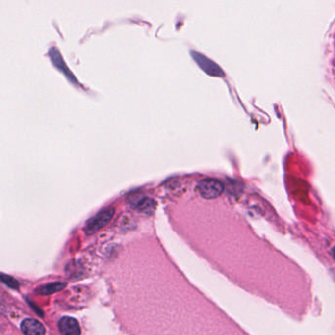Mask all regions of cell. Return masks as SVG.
Here are the masks:
<instances>
[{"label":"cell","instance_id":"obj_8","mask_svg":"<svg viewBox=\"0 0 335 335\" xmlns=\"http://www.w3.org/2000/svg\"><path fill=\"white\" fill-rule=\"evenodd\" d=\"M51 57H52L53 63H54V65H56L60 70H62V72L64 71V72L66 73V75L68 76V78H72V80L75 79L72 75L69 74L68 69L66 68V66H65V64H64V61L62 60V58H61V56H60V53L58 52V51H57L56 49H52V50L51 51Z\"/></svg>","mask_w":335,"mask_h":335},{"label":"cell","instance_id":"obj_9","mask_svg":"<svg viewBox=\"0 0 335 335\" xmlns=\"http://www.w3.org/2000/svg\"><path fill=\"white\" fill-rule=\"evenodd\" d=\"M1 278H2V281H3L6 285H8L9 287H11V288H18V286H19L18 282H17L14 278H12L11 276H8V275L2 273V274H1Z\"/></svg>","mask_w":335,"mask_h":335},{"label":"cell","instance_id":"obj_6","mask_svg":"<svg viewBox=\"0 0 335 335\" xmlns=\"http://www.w3.org/2000/svg\"><path fill=\"white\" fill-rule=\"evenodd\" d=\"M192 55L194 57V59L196 60V62L200 65V67L205 70L206 73L210 74V75H215L216 74V66L213 64V62H210L207 58H206L205 56H203L200 53L194 52H192Z\"/></svg>","mask_w":335,"mask_h":335},{"label":"cell","instance_id":"obj_5","mask_svg":"<svg viewBox=\"0 0 335 335\" xmlns=\"http://www.w3.org/2000/svg\"><path fill=\"white\" fill-rule=\"evenodd\" d=\"M156 202L149 197H143L136 204V209L146 215H151L155 211Z\"/></svg>","mask_w":335,"mask_h":335},{"label":"cell","instance_id":"obj_7","mask_svg":"<svg viewBox=\"0 0 335 335\" xmlns=\"http://www.w3.org/2000/svg\"><path fill=\"white\" fill-rule=\"evenodd\" d=\"M65 283L63 282H53V283H50L44 286H41L37 292L40 293L41 295H51L53 294L55 292H58L60 290H62L65 287Z\"/></svg>","mask_w":335,"mask_h":335},{"label":"cell","instance_id":"obj_2","mask_svg":"<svg viewBox=\"0 0 335 335\" xmlns=\"http://www.w3.org/2000/svg\"><path fill=\"white\" fill-rule=\"evenodd\" d=\"M114 212H115L114 208H108V209L102 211L94 218L90 219L86 225V232L88 234H92V233L99 231L103 227H104L112 219Z\"/></svg>","mask_w":335,"mask_h":335},{"label":"cell","instance_id":"obj_4","mask_svg":"<svg viewBox=\"0 0 335 335\" xmlns=\"http://www.w3.org/2000/svg\"><path fill=\"white\" fill-rule=\"evenodd\" d=\"M21 329L26 335H45L46 328L43 323L34 318H27L22 321Z\"/></svg>","mask_w":335,"mask_h":335},{"label":"cell","instance_id":"obj_3","mask_svg":"<svg viewBox=\"0 0 335 335\" xmlns=\"http://www.w3.org/2000/svg\"><path fill=\"white\" fill-rule=\"evenodd\" d=\"M58 328L62 335H81L80 324L73 317H62L58 322Z\"/></svg>","mask_w":335,"mask_h":335},{"label":"cell","instance_id":"obj_1","mask_svg":"<svg viewBox=\"0 0 335 335\" xmlns=\"http://www.w3.org/2000/svg\"><path fill=\"white\" fill-rule=\"evenodd\" d=\"M223 184L216 179H204L198 184V191L200 195L207 200L215 199L223 193Z\"/></svg>","mask_w":335,"mask_h":335},{"label":"cell","instance_id":"obj_10","mask_svg":"<svg viewBox=\"0 0 335 335\" xmlns=\"http://www.w3.org/2000/svg\"><path fill=\"white\" fill-rule=\"evenodd\" d=\"M334 254H335V250H334Z\"/></svg>","mask_w":335,"mask_h":335}]
</instances>
